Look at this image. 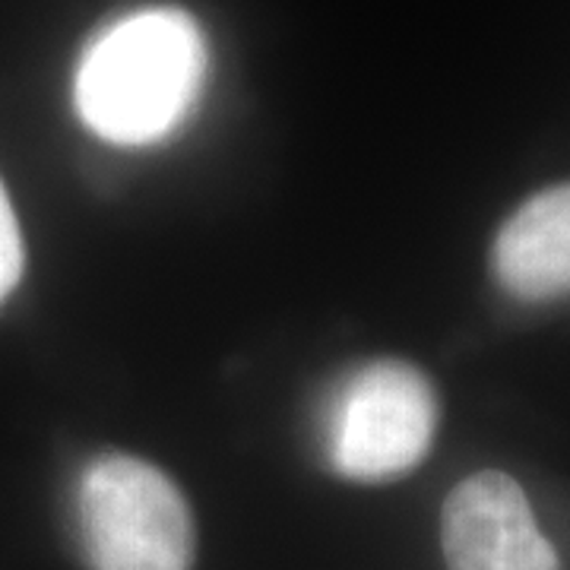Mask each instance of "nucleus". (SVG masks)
Listing matches in <instances>:
<instances>
[{"instance_id":"obj_5","label":"nucleus","mask_w":570,"mask_h":570,"mask_svg":"<svg viewBox=\"0 0 570 570\" xmlns=\"http://www.w3.org/2000/svg\"><path fill=\"white\" fill-rule=\"evenodd\" d=\"M491 266L520 302L570 298V184L535 194L501 225Z\"/></svg>"},{"instance_id":"obj_6","label":"nucleus","mask_w":570,"mask_h":570,"mask_svg":"<svg viewBox=\"0 0 570 570\" xmlns=\"http://www.w3.org/2000/svg\"><path fill=\"white\" fill-rule=\"evenodd\" d=\"M22 276V232L13 204L0 184V302L17 288Z\"/></svg>"},{"instance_id":"obj_4","label":"nucleus","mask_w":570,"mask_h":570,"mask_svg":"<svg viewBox=\"0 0 570 570\" xmlns=\"http://www.w3.org/2000/svg\"><path fill=\"white\" fill-rule=\"evenodd\" d=\"M441 546L450 570H561L523 489L498 469L475 472L450 491Z\"/></svg>"},{"instance_id":"obj_2","label":"nucleus","mask_w":570,"mask_h":570,"mask_svg":"<svg viewBox=\"0 0 570 570\" xmlns=\"http://www.w3.org/2000/svg\"><path fill=\"white\" fill-rule=\"evenodd\" d=\"M77 527L92 570H190L197 554L187 498L163 469L124 453L82 469Z\"/></svg>"},{"instance_id":"obj_1","label":"nucleus","mask_w":570,"mask_h":570,"mask_svg":"<svg viewBox=\"0 0 570 570\" xmlns=\"http://www.w3.org/2000/svg\"><path fill=\"white\" fill-rule=\"evenodd\" d=\"M209 70L204 29L178 7H146L86 45L73 105L82 124L118 146L165 140L200 102Z\"/></svg>"},{"instance_id":"obj_3","label":"nucleus","mask_w":570,"mask_h":570,"mask_svg":"<svg viewBox=\"0 0 570 570\" xmlns=\"http://www.w3.org/2000/svg\"><path fill=\"white\" fill-rule=\"evenodd\" d=\"M438 419V393L422 367L400 358L367 362L326 403L330 466L352 482L396 479L425 460Z\"/></svg>"}]
</instances>
